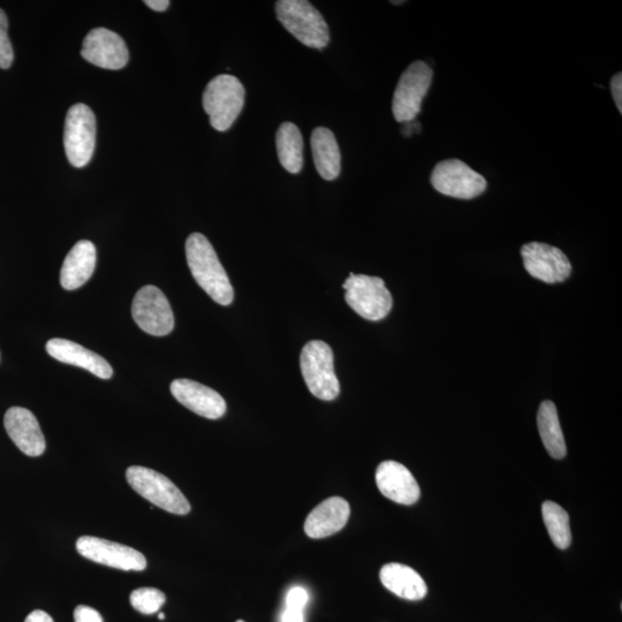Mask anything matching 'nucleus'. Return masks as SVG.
Returning a JSON list of instances; mask_svg holds the SVG:
<instances>
[{
    "label": "nucleus",
    "instance_id": "1",
    "mask_svg": "<svg viewBox=\"0 0 622 622\" xmlns=\"http://www.w3.org/2000/svg\"><path fill=\"white\" fill-rule=\"evenodd\" d=\"M186 257L189 270L202 290L219 305L230 306L234 299L233 286L215 248L203 234L189 235Z\"/></svg>",
    "mask_w": 622,
    "mask_h": 622
},
{
    "label": "nucleus",
    "instance_id": "2",
    "mask_svg": "<svg viewBox=\"0 0 622 622\" xmlns=\"http://www.w3.org/2000/svg\"><path fill=\"white\" fill-rule=\"evenodd\" d=\"M276 13L280 24L306 47L321 50L329 44L328 24L307 0H279Z\"/></svg>",
    "mask_w": 622,
    "mask_h": 622
},
{
    "label": "nucleus",
    "instance_id": "3",
    "mask_svg": "<svg viewBox=\"0 0 622 622\" xmlns=\"http://www.w3.org/2000/svg\"><path fill=\"white\" fill-rule=\"evenodd\" d=\"M246 91L239 79L222 74L212 79L203 93V108L218 132L230 130L245 105Z\"/></svg>",
    "mask_w": 622,
    "mask_h": 622
},
{
    "label": "nucleus",
    "instance_id": "4",
    "mask_svg": "<svg viewBox=\"0 0 622 622\" xmlns=\"http://www.w3.org/2000/svg\"><path fill=\"white\" fill-rule=\"evenodd\" d=\"M126 479L140 496L166 512L186 515L192 510L177 485L154 469L132 466L127 469Z\"/></svg>",
    "mask_w": 622,
    "mask_h": 622
},
{
    "label": "nucleus",
    "instance_id": "5",
    "mask_svg": "<svg viewBox=\"0 0 622 622\" xmlns=\"http://www.w3.org/2000/svg\"><path fill=\"white\" fill-rule=\"evenodd\" d=\"M300 367L309 391L316 398L331 401L339 396L340 384L333 364V352L324 341L311 340L303 347Z\"/></svg>",
    "mask_w": 622,
    "mask_h": 622
},
{
    "label": "nucleus",
    "instance_id": "6",
    "mask_svg": "<svg viewBox=\"0 0 622 622\" xmlns=\"http://www.w3.org/2000/svg\"><path fill=\"white\" fill-rule=\"evenodd\" d=\"M343 288L347 305L364 320L377 322L390 314L393 299L382 278L351 272Z\"/></svg>",
    "mask_w": 622,
    "mask_h": 622
},
{
    "label": "nucleus",
    "instance_id": "7",
    "mask_svg": "<svg viewBox=\"0 0 622 622\" xmlns=\"http://www.w3.org/2000/svg\"><path fill=\"white\" fill-rule=\"evenodd\" d=\"M434 72L419 60L402 73L394 91L392 112L398 123H412L421 112L422 102L431 86Z\"/></svg>",
    "mask_w": 622,
    "mask_h": 622
},
{
    "label": "nucleus",
    "instance_id": "8",
    "mask_svg": "<svg viewBox=\"0 0 622 622\" xmlns=\"http://www.w3.org/2000/svg\"><path fill=\"white\" fill-rule=\"evenodd\" d=\"M96 146V118L86 104H75L67 112L64 147L68 162L83 168L93 158Z\"/></svg>",
    "mask_w": 622,
    "mask_h": 622
},
{
    "label": "nucleus",
    "instance_id": "9",
    "mask_svg": "<svg viewBox=\"0 0 622 622\" xmlns=\"http://www.w3.org/2000/svg\"><path fill=\"white\" fill-rule=\"evenodd\" d=\"M430 181L437 192L459 200L475 199L488 187L487 180L460 159L439 162Z\"/></svg>",
    "mask_w": 622,
    "mask_h": 622
},
{
    "label": "nucleus",
    "instance_id": "10",
    "mask_svg": "<svg viewBox=\"0 0 622 622\" xmlns=\"http://www.w3.org/2000/svg\"><path fill=\"white\" fill-rule=\"evenodd\" d=\"M132 315L135 323L148 335L164 337L173 331L174 315L170 302L156 286H144L136 293Z\"/></svg>",
    "mask_w": 622,
    "mask_h": 622
},
{
    "label": "nucleus",
    "instance_id": "11",
    "mask_svg": "<svg viewBox=\"0 0 622 622\" xmlns=\"http://www.w3.org/2000/svg\"><path fill=\"white\" fill-rule=\"evenodd\" d=\"M77 550L82 557L94 563L121 571L141 572L147 567L146 557L138 550L103 538L82 536L77 542Z\"/></svg>",
    "mask_w": 622,
    "mask_h": 622
},
{
    "label": "nucleus",
    "instance_id": "12",
    "mask_svg": "<svg viewBox=\"0 0 622 622\" xmlns=\"http://www.w3.org/2000/svg\"><path fill=\"white\" fill-rule=\"evenodd\" d=\"M521 256L529 275L541 282L557 284L571 276L572 264L557 247L530 242L522 247Z\"/></svg>",
    "mask_w": 622,
    "mask_h": 622
},
{
    "label": "nucleus",
    "instance_id": "13",
    "mask_svg": "<svg viewBox=\"0 0 622 622\" xmlns=\"http://www.w3.org/2000/svg\"><path fill=\"white\" fill-rule=\"evenodd\" d=\"M81 56L88 63L105 70H121L130 59L125 41L106 28H95L88 33L82 44Z\"/></svg>",
    "mask_w": 622,
    "mask_h": 622
},
{
    "label": "nucleus",
    "instance_id": "14",
    "mask_svg": "<svg viewBox=\"0 0 622 622\" xmlns=\"http://www.w3.org/2000/svg\"><path fill=\"white\" fill-rule=\"evenodd\" d=\"M171 393L182 406L206 419L218 420L226 413V402L221 394L191 379L173 381Z\"/></svg>",
    "mask_w": 622,
    "mask_h": 622
},
{
    "label": "nucleus",
    "instance_id": "15",
    "mask_svg": "<svg viewBox=\"0 0 622 622\" xmlns=\"http://www.w3.org/2000/svg\"><path fill=\"white\" fill-rule=\"evenodd\" d=\"M376 483L384 497L400 505H413L421 496L413 474L396 461H384L378 466Z\"/></svg>",
    "mask_w": 622,
    "mask_h": 622
},
{
    "label": "nucleus",
    "instance_id": "16",
    "mask_svg": "<svg viewBox=\"0 0 622 622\" xmlns=\"http://www.w3.org/2000/svg\"><path fill=\"white\" fill-rule=\"evenodd\" d=\"M4 426L12 442L28 457H40L45 451V438L36 416L22 407H12L6 412Z\"/></svg>",
    "mask_w": 622,
    "mask_h": 622
},
{
    "label": "nucleus",
    "instance_id": "17",
    "mask_svg": "<svg viewBox=\"0 0 622 622\" xmlns=\"http://www.w3.org/2000/svg\"><path fill=\"white\" fill-rule=\"evenodd\" d=\"M350 515L351 506L347 500L331 497L309 513L305 522V532L315 540L335 535L347 525Z\"/></svg>",
    "mask_w": 622,
    "mask_h": 622
},
{
    "label": "nucleus",
    "instance_id": "18",
    "mask_svg": "<svg viewBox=\"0 0 622 622\" xmlns=\"http://www.w3.org/2000/svg\"><path fill=\"white\" fill-rule=\"evenodd\" d=\"M47 352L53 359L70 366L80 367L102 379H110L113 375L110 363L94 352L87 350L74 341L55 338L48 341Z\"/></svg>",
    "mask_w": 622,
    "mask_h": 622
},
{
    "label": "nucleus",
    "instance_id": "19",
    "mask_svg": "<svg viewBox=\"0 0 622 622\" xmlns=\"http://www.w3.org/2000/svg\"><path fill=\"white\" fill-rule=\"evenodd\" d=\"M97 254L93 242L81 240L67 254L60 271V284L66 291L85 285L96 268Z\"/></svg>",
    "mask_w": 622,
    "mask_h": 622
},
{
    "label": "nucleus",
    "instance_id": "20",
    "mask_svg": "<svg viewBox=\"0 0 622 622\" xmlns=\"http://www.w3.org/2000/svg\"><path fill=\"white\" fill-rule=\"evenodd\" d=\"M379 578L386 589L407 601H421L428 594V587L422 576L406 565H385Z\"/></svg>",
    "mask_w": 622,
    "mask_h": 622
},
{
    "label": "nucleus",
    "instance_id": "21",
    "mask_svg": "<svg viewBox=\"0 0 622 622\" xmlns=\"http://www.w3.org/2000/svg\"><path fill=\"white\" fill-rule=\"evenodd\" d=\"M310 143L318 174L324 180L337 179L341 171V155L335 134L329 128L317 127L311 134Z\"/></svg>",
    "mask_w": 622,
    "mask_h": 622
},
{
    "label": "nucleus",
    "instance_id": "22",
    "mask_svg": "<svg viewBox=\"0 0 622 622\" xmlns=\"http://www.w3.org/2000/svg\"><path fill=\"white\" fill-rule=\"evenodd\" d=\"M538 431L546 451L552 458L564 459L567 449L561 430L557 407L552 401H543L537 414Z\"/></svg>",
    "mask_w": 622,
    "mask_h": 622
},
{
    "label": "nucleus",
    "instance_id": "23",
    "mask_svg": "<svg viewBox=\"0 0 622 622\" xmlns=\"http://www.w3.org/2000/svg\"><path fill=\"white\" fill-rule=\"evenodd\" d=\"M280 164L290 173L298 174L303 168V138L297 125L284 123L276 135Z\"/></svg>",
    "mask_w": 622,
    "mask_h": 622
},
{
    "label": "nucleus",
    "instance_id": "24",
    "mask_svg": "<svg viewBox=\"0 0 622 622\" xmlns=\"http://www.w3.org/2000/svg\"><path fill=\"white\" fill-rule=\"evenodd\" d=\"M542 514L553 544L560 550L570 548L572 543L570 515L563 507L553 502H545L542 505Z\"/></svg>",
    "mask_w": 622,
    "mask_h": 622
},
{
    "label": "nucleus",
    "instance_id": "25",
    "mask_svg": "<svg viewBox=\"0 0 622 622\" xmlns=\"http://www.w3.org/2000/svg\"><path fill=\"white\" fill-rule=\"evenodd\" d=\"M130 601L136 611L149 616L161 610L166 596L156 588H140L133 591Z\"/></svg>",
    "mask_w": 622,
    "mask_h": 622
},
{
    "label": "nucleus",
    "instance_id": "26",
    "mask_svg": "<svg viewBox=\"0 0 622 622\" xmlns=\"http://www.w3.org/2000/svg\"><path fill=\"white\" fill-rule=\"evenodd\" d=\"M7 29H9V20H7L5 12L0 9V68L2 70L10 68L14 60V52Z\"/></svg>",
    "mask_w": 622,
    "mask_h": 622
},
{
    "label": "nucleus",
    "instance_id": "27",
    "mask_svg": "<svg viewBox=\"0 0 622 622\" xmlns=\"http://www.w3.org/2000/svg\"><path fill=\"white\" fill-rule=\"evenodd\" d=\"M308 593L301 587H295L288 591L286 606L288 609L303 610L308 603Z\"/></svg>",
    "mask_w": 622,
    "mask_h": 622
},
{
    "label": "nucleus",
    "instance_id": "28",
    "mask_svg": "<svg viewBox=\"0 0 622 622\" xmlns=\"http://www.w3.org/2000/svg\"><path fill=\"white\" fill-rule=\"evenodd\" d=\"M74 621L103 622V618L100 612H97L95 609L90 608V606L79 605L78 608L74 610Z\"/></svg>",
    "mask_w": 622,
    "mask_h": 622
},
{
    "label": "nucleus",
    "instance_id": "29",
    "mask_svg": "<svg viewBox=\"0 0 622 622\" xmlns=\"http://www.w3.org/2000/svg\"><path fill=\"white\" fill-rule=\"evenodd\" d=\"M611 91L612 96L614 98V102H616L617 108L619 112H622V74L618 73L614 75L611 81Z\"/></svg>",
    "mask_w": 622,
    "mask_h": 622
},
{
    "label": "nucleus",
    "instance_id": "30",
    "mask_svg": "<svg viewBox=\"0 0 622 622\" xmlns=\"http://www.w3.org/2000/svg\"><path fill=\"white\" fill-rule=\"evenodd\" d=\"M283 622H303V612L302 610L288 609L283 614L282 618Z\"/></svg>",
    "mask_w": 622,
    "mask_h": 622
},
{
    "label": "nucleus",
    "instance_id": "31",
    "mask_svg": "<svg viewBox=\"0 0 622 622\" xmlns=\"http://www.w3.org/2000/svg\"><path fill=\"white\" fill-rule=\"evenodd\" d=\"M25 622H55L47 612L35 610L29 614Z\"/></svg>",
    "mask_w": 622,
    "mask_h": 622
},
{
    "label": "nucleus",
    "instance_id": "32",
    "mask_svg": "<svg viewBox=\"0 0 622 622\" xmlns=\"http://www.w3.org/2000/svg\"><path fill=\"white\" fill-rule=\"evenodd\" d=\"M144 4L156 12H164L168 10L170 6L169 0H146Z\"/></svg>",
    "mask_w": 622,
    "mask_h": 622
},
{
    "label": "nucleus",
    "instance_id": "33",
    "mask_svg": "<svg viewBox=\"0 0 622 622\" xmlns=\"http://www.w3.org/2000/svg\"><path fill=\"white\" fill-rule=\"evenodd\" d=\"M159 619L164 620L165 619V614L164 613L159 614Z\"/></svg>",
    "mask_w": 622,
    "mask_h": 622
},
{
    "label": "nucleus",
    "instance_id": "34",
    "mask_svg": "<svg viewBox=\"0 0 622 622\" xmlns=\"http://www.w3.org/2000/svg\"><path fill=\"white\" fill-rule=\"evenodd\" d=\"M237 622H245L244 620H238Z\"/></svg>",
    "mask_w": 622,
    "mask_h": 622
}]
</instances>
